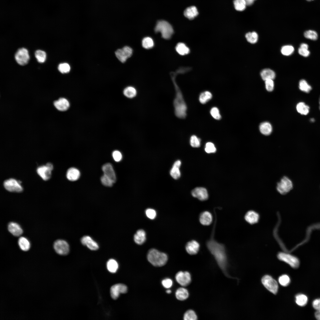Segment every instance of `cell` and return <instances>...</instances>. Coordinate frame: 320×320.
<instances>
[{
    "label": "cell",
    "instance_id": "7402d4cb",
    "mask_svg": "<svg viewBox=\"0 0 320 320\" xmlns=\"http://www.w3.org/2000/svg\"><path fill=\"white\" fill-rule=\"evenodd\" d=\"M8 229L9 231L13 235L18 236L21 235L23 231L20 225L17 223L11 222L9 223Z\"/></svg>",
    "mask_w": 320,
    "mask_h": 320
},
{
    "label": "cell",
    "instance_id": "83f0119b",
    "mask_svg": "<svg viewBox=\"0 0 320 320\" xmlns=\"http://www.w3.org/2000/svg\"><path fill=\"white\" fill-rule=\"evenodd\" d=\"M260 75L262 79L265 81L268 79L273 80L276 76L275 72L269 68L263 70L261 72Z\"/></svg>",
    "mask_w": 320,
    "mask_h": 320
},
{
    "label": "cell",
    "instance_id": "cb8c5ba5",
    "mask_svg": "<svg viewBox=\"0 0 320 320\" xmlns=\"http://www.w3.org/2000/svg\"><path fill=\"white\" fill-rule=\"evenodd\" d=\"M80 172L76 168L71 167L67 171L66 177L67 179L71 181L77 180L80 176Z\"/></svg>",
    "mask_w": 320,
    "mask_h": 320
},
{
    "label": "cell",
    "instance_id": "f6af8a7d",
    "mask_svg": "<svg viewBox=\"0 0 320 320\" xmlns=\"http://www.w3.org/2000/svg\"><path fill=\"white\" fill-rule=\"evenodd\" d=\"M290 281L289 277L286 275H282L279 279V283L281 285L284 287L288 286L289 284Z\"/></svg>",
    "mask_w": 320,
    "mask_h": 320
},
{
    "label": "cell",
    "instance_id": "9c48e42d",
    "mask_svg": "<svg viewBox=\"0 0 320 320\" xmlns=\"http://www.w3.org/2000/svg\"><path fill=\"white\" fill-rule=\"evenodd\" d=\"M15 58L19 64L21 65H26L30 59L28 50L24 48L19 49L15 54Z\"/></svg>",
    "mask_w": 320,
    "mask_h": 320
},
{
    "label": "cell",
    "instance_id": "484cf974",
    "mask_svg": "<svg viewBox=\"0 0 320 320\" xmlns=\"http://www.w3.org/2000/svg\"><path fill=\"white\" fill-rule=\"evenodd\" d=\"M135 242L138 244H141L144 242L146 239V234L142 229L137 231L134 236Z\"/></svg>",
    "mask_w": 320,
    "mask_h": 320
},
{
    "label": "cell",
    "instance_id": "db71d44e",
    "mask_svg": "<svg viewBox=\"0 0 320 320\" xmlns=\"http://www.w3.org/2000/svg\"><path fill=\"white\" fill-rule=\"evenodd\" d=\"M112 156L114 160L116 162L120 161L122 159V155L119 151L116 150L112 153Z\"/></svg>",
    "mask_w": 320,
    "mask_h": 320
},
{
    "label": "cell",
    "instance_id": "d4e9b609",
    "mask_svg": "<svg viewBox=\"0 0 320 320\" xmlns=\"http://www.w3.org/2000/svg\"><path fill=\"white\" fill-rule=\"evenodd\" d=\"M184 14L185 17L189 20H192L198 15L197 8L192 6L187 8L185 10Z\"/></svg>",
    "mask_w": 320,
    "mask_h": 320
},
{
    "label": "cell",
    "instance_id": "ee69618b",
    "mask_svg": "<svg viewBox=\"0 0 320 320\" xmlns=\"http://www.w3.org/2000/svg\"><path fill=\"white\" fill-rule=\"evenodd\" d=\"M294 48L292 46L286 45L283 46L281 49V51L282 55L285 56H289L293 52Z\"/></svg>",
    "mask_w": 320,
    "mask_h": 320
},
{
    "label": "cell",
    "instance_id": "ab89813d",
    "mask_svg": "<svg viewBox=\"0 0 320 320\" xmlns=\"http://www.w3.org/2000/svg\"><path fill=\"white\" fill-rule=\"evenodd\" d=\"M35 56L38 61L40 63L44 62L46 58V52L41 50L36 51L35 53Z\"/></svg>",
    "mask_w": 320,
    "mask_h": 320
},
{
    "label": "cell",
    "instance_id": "52a82bcc",
    "mask_svg": "<svg viewBox=\"0 0 320 320\" xmlns=\"http://www.w3.org/2000/svg\"><path fill=\"white\" fill-rule=\"evenodd\" d=\"M19 181L13 178H10L5 180L3 185L5 188L9 191L14 192H21L23 188Z\"/></svg>",
    "mask_w": 320,
    "mask_h": 320
},
{
    "label": "cell",
    "instance_id": "3957f363",
    "mask_svg": "<svg viewBox=\"0 0 320 320\" xmlns=\"http://www.w3.org/2000/svg\"><path fill=\"white\" fill-rule=\"evenodd\" d=\"M148 261L153 265L161 267L164 265L168 260V257L165 253L160 252L157 249H150L147 254Z\"/></svg>",
    "mask_w": 320,
    "mask_h": 320
},
{
    "label": "cell",
    "instance_id": "30bf717a",
    "mask_svg": "<svg viewBox=\"0 0 320 320\" xmlns=\"http://www.w3.org/2000/svg\"><path fill=\"white\" fill-rule=\"evenodd\" d=\"M53 167L50 163H47L45 165H42L39 167L36 171L38 174L44 180L49 179L51 176V171L53 170Z\"/></svg>",
    "mask_w": 320,
    "mask_h": 320
},
{
    "label": "cell",
    "instance_id": "7dc6e473",
    "mask_svg": "<svg viewBox=\"0 0 320 320\" xmlns=\"http://www.w3.org/2000/svg\"><path fill=\"white\" fill-rule=\"evenodd\" d=\"M191 145L193 147L197 148L200 145V140L195 135L192 136L190 139Z\"/></svg>",
    "mask_w": 320,
    "mask_h": 320
},
{
    "label": "cell",
    "instance_id": "2e32d148",
    "mask_svg": "<svg viewBox=\"0 0 320 320\" xmlns=\"http://www.w3.org/2000/svg\"><path fill=\"white\" fill-rule=\"evenodd\" d=\"M200 247V244L198 241L195 240H192L187 243L185 248L188 254L193 255L198 253Z\"/></svg>",
    "mask_w": 320,
    "mask_h": 320
},
{
    "label": "cell",
    "instance_id": "ffe728a7",
    "mask_svg": "<svg viewBox=\"0 0 320 320\" xmlns=\"http://www.w3.org/2000/svg\"><path fill=\"white\" fill-rule=\"evenodd\" d=\"M81 242L82 244L87 246L91 250H96L99 248L97 244L89 236L83 237L81 239Z\"/></svg>",
    "mask_w": 320,
    "mask_h": 320
},
{
    "label": "cell",
    "instance_id": "9a60e30c",
    "mask_svg": "<svg viewBox=\"0 0 320 320\" xmlns=\"http://www.w3.org/2000/svg\"><path fill=\"white\" fill-rule=\"evenodd\" d=\"M191 194L194 197L200 201L207 200L208 198V194L206 189L203 187H197L191 192Z\"/></svg>",
    "mask_w": 320,
    "mask_h": 320
},
{
    "label": "cell",
    "instance_id": "5bb4252c",
    "mask_svg": "<svg viewBox=\"0 0 320 320\" xmlns=\"http://www.w3.org/2000/svg\"><path fill=\"white\" fill-rule=\"evenodd\" d=\"M127 287L122 284H118L112 286L110 289L111 297L114 300H116L119 297L120 294H124L127 292Z\"/></svg>",
    "mask_w": 320,
    "mask_h": 320
},
{
    "label": "cell",
    "instance_id": "7a4b0ae2",
    "mask_svg": "<svg viewBox=\"0 0 320 320\" xmlns=\"http://www.w3.org/2000/svg\"><path fill=\"white\" fill-rule=\"evenodd\" d=\"M176 95L173 101L174 112L177 118L183 119L186 116L187 107L182 93L175 81H174Z\"/></svg>",
    "mask_w": 320,
    "mask_h": 320
},
{
    "label": "cell",
    "instance_id": "f35d334b",
    "mask_svg": "<svg viewBox=\"0 0 320 320\" xmlns=\"http://www.w3.org/2000/svg\"><path fill=\"white\" fill-rule=\"evenodd\" d=\"M299 88L300 90L305 93L309 92L312 89L311 86L304 79L301 80L299 82Z\"/></svg>",
    "mask_w": 320,
    "mask_h": 320
},
{
    "label": "cell",
    "instance_id": "d6986e66",
    "mask_svg": "<svg viewBox=\"0 0 320 320\" xmlns=\"http://www.w3.org/2000/svg\"><path fill=\"white\" fill-rule=\"evenodd\" d=\"M54 105L58 110L64 111L67 110L70 106V103L66 99L61 97L54 102Z\"/></svg>",
    "mask_w": 320,
    "mask_h": 320
},
{
    "label": "cell",
    "instance_id": "f5cc1de1",
    "mask_svg": "<svg viewBox=\"0 0 320 320\" xmlns=\"http://www.w3.org/2000/svg\"><path fill=\"white\" fill-rule=\"evenodd\" d=\"M145 214L147 216L149 219H153L156 216V212L153 209H148L145 211Z\"/></svg>",
    "mask_w": 320,
    "mask_h": 320
},
{
    "label": "cell",
    "instance_id": "e7e4bbea",
    "mask_svg": "<svg viewBox=\"0 0 320 320\" xmlns=\"http://www.w3.org/2000/svg\"><path fill=\"white\" fill-rule=\"evenodd\" d=\"M306 0V1H313V0Z\"/></svg>",
    "mask_w": 320,
    "mask_h": 320
},
{
    "label": "cell",
    "instance_id": "e0dca14e",
    "mask_svg": "<svg viewBox=\"0 0 320 320\" xmlns=\"http://www.w3.org/2000/svg\"><path fill=\"white\" fill-rule=\"evenodd\" d=\"M260 218L258 213L253 210L247 211L244 217L246 221L250 224H254L258 223Z\"/></svg>",
    "mask_w": 320,
    "mask_h": 320
},
{
    "label": "cell",
    "instance_id": "4dcf8cb0",
    "mask_svg": "<svg viewBox=\"0 0 320 320\" xmlns=\"http://www.w3.org/2000/svg\"><path fill=\"white\" fill-rule=\"evenodd\" d=\"M177 52L180 55H184L188 54L190 52L189 48L184 43H178L175 47Z\"/></svg>",
    "mask_w": 320,
    "mask_h": 320
},
{
    "label": "cell",
    "instance_id": "6f0895ef",
    "mask_svg": "<svg viewBox=\"0 0 320 320\" xmlns=\"http://www.w3.org/2000/svg\"><path fill=\"white\" fill-rule=\"evenodd\" d=\"M313 308L316 310L320 309V298L316 299L313 302Z\"/></svg>",
    "mask_w": 320,
    "mask_h": 320
},
{
    "label": "cell",
    "instance_id": "7bdbcfd3",
    "mask_svg": "<svg viewBox=\"0 0 320 320\" xmlns=\"http://www.w3.org/2000/svg\"><path fill=\"white\" fill-rule=\"evenodd\" d=\"M197 319V316L196 313L192 310L187 311L183 316L184 320H196Z\"/></svg>",
    "mask_w": 320,
    "mask_h": 320
},
{
    "label": "cell",
    "instance_id": "680465c9",
    "mask_svg": "<svg viewBox=\"0 0 320 320\" xmlns=\"http://www.w3.org/2000/svg\"><path fill=\"white\" fill-rule=\"evenodd\" d=\"M315 315L317 319L320 320V309L317 310L315 313Z\"/></svg>",
    "mask_w": 320,
    "mask_h": 320
},
{
    "label": "cell",
    "instance_id": "8d00e7d4",
    "mask_svg": "<svg viewBox=\"0 0 320 320\" xmlns=\"http://www.w3.org/2000/svg\"><path fill=\"white\" fill-rule=\"evenodd\" d=\"M308 301V297L303 294H299L295 296V302L296 304L300 306H303L306 305Z\"/></svg>",
    "mask_w": 320,
    "mask_h": 320
},
{
    "label": "cell",
    "instance_id": "11a10c76",
    "mask_svg": "<svg viewBox=\"0 0 320 320\" xmlns=\"http://www.w3.org/2000/svg\"><path fill=\"white\" fill-rule=\"evenodd\" d=\"M163 286L166 288H170L173 284V281L170 279L167 278L163 279L161 282Z\"/></svg>",
    "mask_w": 320,
    "mask_h": 320
},
{
    "label": "cell",
    "instance_id": "60d3db41",
    "mask_svg": "<svg viewBox=\"0 0 320 320\" xmlns=\"http://www.w3.org/2000/svg\"><path fill=\"white\" fill-rule=\"evenodd\" d=\"M304 36L305 38L312 40H316L318 38L317 33L313 30H310L305 31L304 32Z\"/></svg>",
    "mask_w": 320,
    "mask_h": 320
},
{
    "label": "cell",
    "instance_id": "74e56055",
    "mask_svg": "<svg viewBox=\"0 0 320 320\" xmlns=\"http://www.w3.org/2000/svg\"><path fill=\"white\" fill-rule=\"evenodd\" d=\"M245 37L247 41L251 44H255L258 40V35L255 32H249L246 33Z\"/></svg>",
    "mask_w": 320,
    "mask_h": 320
},
{
    "label": "cell",
    "instance_id": "4fadbf2b",
    "mask_svg": "<svg viewBox=\"0 0 320 320\" xmlns=\"http://www.w3.org/2000/svg\"><path fill=\"white\" fill-rule=\"evenodd\" d=\"M132 48L126 46L121 49L117 50L115 52L116 57L121 62L124 63L132 55Z\"/></svg>",
    "mask_w": 320,
    "mask_h": 320
},
{
    "label": "cell",
    "instance_id": "f1b7e54d",
    "mask_svg": "<svg viewBox=\"0 0 320 320\" xmlns=\"http://www.w3.org/2000/svg\"><path fill=\"white\" fill-rule=\"evenodd\" d=\"M123 93L125 97L131 99L136 96L137 91L135 87L132 86H129L124 88L123 90Z\"/></svg>",
    "mask_w": 320,
    "mask_h": 320
},
{
    "label": "cell",
    "instance_id": "4316f807",
    "mask_svg": "<svg viewBox=\"0 0 320 320\" xmlns=\"http://www.w3.org/2000/svg\"><path fill=\"white\" fill-rule=\"evenodd\" d=\"M189 293L188 290L186 288L181 287L178 288L175 292V296L177 299L181 301L186 300L188 297Z\"/></svg>",
    "mask_w": 320,
    "mask_h": 320
},
{
    "label": "cell",
    "instance_id": "8fae6325",
    "mask_svg": "<svg viewBox=\"0 0 320 320\" xmlns=\"http://www.w3.org/2000/svg\"><path fill=\"white\" fill-rule=\"evenodd\" d=\"M55 252L61 255H66L69 251V247L68 243L63 240H57L55 241L53 245Z\"/></svg>",
    "mask_w": 320,
    "mask_h": 320
},
{
    "label": "cell",
    "instance_id": "5b68a950",
    "mask_svg": "<svg viewBox=\"0 0 320 320\" xmlns=\"http://www.w3.org/2000/svg\"><path fill=\"white\" fill-rule=\"evenodd\" d=\"M293 188L291 180L287 177H283L277 184L276 189L280 194L285 195L289 192Z\"/></svg>",
    "mask_w": 320,
    "mask_h": 320
},
{
    "label": "cell",
    "instance_id": "44dd1931",
    "mask_svg": "<svg viewBox=\"0 0 320 320\" xmlns=\"http://www.w3.org/2000/svg\"><path fill=\"white\" fill-rule=\"evenodd\" d=\"M199 220L200 223L203 225H209L213 220L212 215L209 211H204L200 215Z\"/></svg>",
    "mask_w": 320,
    "mask_h": 320
},
{
    "label": "cell",
    "instance_id": "f907efd6",
    "mask_svg": "<svg viewBox=\"0 0 320 320\" xmlns=\"http://www.w3.org/2000/svg\"><path fill=\"white\" fill-rule=\"evenodd\" d=\"M205 150L208 153H214L216 151V149L213 143L208 142L205 145Z\"/></svg>",
    "mask_w": 320,
    "mask_h": 320
},
{
    "label": "cell",
    "instance_id": "6125c7cd",
    "mask_svg": "<svg viewBox=\"0 0 320 320\" xmlns=\"http://www.w3.org/2000/svg\"><path fill=\"white\" fill-rule=\"evenodd\" d=\"M172 291H171V290H170V289H168L166 291V292L168 294L170 293Z\"/></svg>",
    "mask_w": 320,
    "mask_h": 320
},
{
    "label": "cell",
    "instance_id": "e575fe53",
    "mask_svg": "<svg viewBox=\"0 0 320 320\" xmlns=\"http://www.w3.org/2000/svg\"><path fill=\"white\" fill-rule=\"evenodd\" d=\"M212 97L211 93L209 91L204 92L200 94L199 96V101L202 104H205L210 100Z\"/></svg>",
    "mask_w": 320,
    "mask_h": 320
},
{
    "label": "cell",
    "instance_id": "d590c367",
    "mask_svg": "<svg viewBox=\"0 0 320 320\" xmlns=\"http://www.w3.org/2000/svg\"><path fill=\"white\" fill-rule=\"evenodd\" d=\"M233 3L235 9L239 11L244 10L247 6L245 0H234Z\"/></svg>",
    "mask_w": 320,
    "mask_h": 320
},
{
    "label": "cell",
    "instance_id": "91938a15",
    "mask_svg": "<svg viewBox=\"0 0 320 320\" xmlns=\"http://www.w3.org/2000/svg\"><path fill=\"white\" fill-rule=\"evenodd\" d=\"M300 47L303 49H308V44L306 43H303L300 45Z\"/></svg>",
    "mask_w": 320,
    "mask_h": 320
},
{
    "label": "cell",
    "instance_id": "c3c4849f",
    "mask_svg": "<svg viewBox=\"0 0 320 320\" xmlns=\"http://www.w3.org/2000/svg\"><path fill=\"white\" fill-rule=\"evenodd\" d=\"M210 113L212 117L215 119L219 120L221 119V116L220 113L218 109L216 107H214L211 108Z\"/></svg>",
    "mask_w": 320,
    "mask_h": 320
},
{
    "label": "cell",
    "instance_id": "7c38bea8",
    "mask_svg": "<svg viewBox=\"0 0 320 320\" xmlns=\"http://www.w3.org/2000/svg\"><path fill=\"white\" fill-rule=\"evenodd\" d=\"M175 278L177 282L183 287L188 285L191 280L190 273L187 271L178 272L176 274Z\"/></svg>",
    "mask_w": 320,
    "mask_h": 320
},
{
    "label": "cell",
    "instance_id": "8992f818",
    "mask_svg": "<svg viewBox=\"0 0 320 320\" xmlns=\"http://www.w3.org/2000/svg\"><path fill=\"white\" fill-rule=\"evenodd\" d=\"M278 258L289 265L293 268L298 267L300 262L296 256L288 253L279 252L277 255Z\"/></svg>",
    "mask_w": 320,
    "mask_h": 320
},
{
    "label": "cell",
    "instance_id": "f546056e",
    "mask_svg": "<svg viewBox=\"0 0 320 320\" xmlns=\"http://www.w3.org/2000/svg\"><path fill=\"white\" fill-rule=\"evenodd\" d=\"M259 129L261 133L263 135H268L271 133L272 127L271 124L269 123L265 122L260 124Z\"/></svg>",
    "mask_w": 320,
    "mask_h": 320
},
{
    "label": "cell",
    "instance_id": "836d02e7",
    "mask_svg": "<svg viewBox=\"0 0 320 320\" xmlns=\"http://www.w3.org/2000/svg\"><path fill=\"white\" fill-rule=\"evenodd\" d=\"M297 111L300 114L306 115L309 112V107L303 102H300L296 105Z\"/></svg>",
    "mask_w": 320,
    "mask_h": 320
},
{
    "label": "cell",
    "instance_id": "be15d7a7",
    "mask_svg": "<svg viewBox=\"0 0 320 320\" xmlns=\"http://www.w3.org/2000/svg\"><path fill=\"white\" fill-rule=\"evenodd\" d=\"M319 105H320L319 109H320V97L319 99Z\"/></svg>",
    "mask_w": 320,
    "mask_h": 320
},
{
    "label": "cell",
    "instance_id": "bcb514c9",
    "mask_svg": "<svg viewBox=\"0 0 320 320\" xmlns=\"http://www.w3.org/2000/svg\"><path fill=\"white\" fill-rule=\"evenodd\" d=\"M59 71L63 73H68L70 70V67L67 63H63L60 64L58 67Z\"/></svg>",
    "mask_w": 320,
    "mask_h": 320
},
{
    "label": "cell",
    "instance_id": "9f6ffc18",
    "mask_svg": "<svg viewBox=\"0 0 320 320\" xmlns=\"http://www.w3.org/2000/svg\"><path fill=\"white\" fill-rule=\"evenodd\" d=\"M299 54L304 57H307L310 54V52L308 49H303L299 47L298 49Z\"/></svg>",
    "mask_w": 320,
    "mask_h": 320
},
{
    "label": "cell",
    "instance_id": "1f68e13d",
    "mask_svg": "<svg viewBox=\"0 0 320 320\" xmlns=\"http://www.w3.org/2000/svg\"><path fill=\"white\" fill-rule=\"evenodd\" d=\"M18 244L20 249L24 251L28 250L30 247L29 241L25 237H20L18 240Z\"/></svg>",
    "mask_w": 320,
    "mask_h": 320
},
{
    "label": "cell",
    "instance_id": "b9f144b4",
    "mask_svg": "<svg viewBox=\"0 0 320 320\" xmlns=\"http://www.w3.org/2000/svg\"><path fill=\"white\" fill-rule=\"evenodd\" d=\"M142 45L143 47L146 49H150L154 46V42L152 38L147 37L143 39L142 41Z\"/></svg>",
    "mask_w": 320,
    "mask_h": 320
},
{
    "label": "cell",
    "instance_id": "ba28073f",
    "mask_svg": "<svg viewBox=\"0 0 320 320\" xmlns=\"http://www.w3.org/2000/svg\"><path fill=\"white\" fill-rule=\"evenodd\" d=\"M262 282L264 286L270 292L274 294H276L278 286L277 281L269 275L264 276L262 279Z\"/></svg>",
    "mask_w": 320,
    "mask_h": 320
},
{
    "label": "cell",
    "instance_id": "ac0fdd59",
    "mask_svg": "<svg viewBox=\"0 0 320 320\" xmlns=\"http://www.w3.org/2000/svg\"><path fill=\"white\" fill-rule=\"evenodd\" d=\"M104 175L109 178L115 183L116 180V174L112 165L109 163L104 165L102 167Z\"/></svg>",
    "mask_w": 320,
    "mask_h": 320
},
{
    "label": "cell",
    "instance_id": "6da1fadb",
    "mask_svg": "<svg viewBox=\"0 0 320 320\" xmlns=\"http://www.w3.org/2000/svg\"><path fill=\"white\" fill-rule=\"evenodd\" d=\"M215 218L211 237L206 243L207 247L213 256L218 265L226 276H228L226 271L227 257L225 248L223 244L215 240L214 238L215 228L216 222Z\"/></svg>",
    "mask_w": 320,
    "mask_h": 320
},
{
    "label": "cell",
    "instance_id": "d6a6232c",
    "mask_svg": "<svg viewBox=\"0 0 320 320\" xmlns=\"http://www.w3.org/2000/svg\"><path fill=\"white\" fill-rule=\"evenodd\" d=\"M118 267L119 265L117 262L113 259H110L107 262V268L111 273H116L118 268Z\"/></svg>",
    "mask_w": 320,
    "mask_h": 320
},
{
    "label": "cell",
    "instance_id": "603a6c76",
    "mask_svg": "<svg viewBox=\"0 0 320 320\" xmlns=\"http://www.w3.org/2000/svg\"><path fill=\"white\" fill-rule=\"evenodd\" d=\"M181 162L178 160L174 163L172 168L170 171V175L175 179H177L180 176V172L179 168L181 166Z\"/></svg>",
    "mask_w": 320,
    "mask_h": 320
},
{
    "label": "cell",
    "instance_id": "94428289",
    "mask_svg": "<svg viewBox=\"0 0 320 320\" xmlns=\"http://www.w3.org/2000/svg\"><path fill=\"white\" fill-rule=\"evenodd\" d=\"M246 1L247 6H250L252 5L255 1L256 0H245Z\"/></svg>",
    "mask_w": 320,
    "mask_h": 320
},
{
    "label": "cell",
    "instance_id": "681fc988",
    "mask_svg": "<svg viewBox=\"0 0 320 320\" xmlns=\"http://www.w3.org/2000/svg\"><path fill=\"white\" fill-rule=\"evenodd\" d=\"M101 181L103 185L108 187L112 186L113 183L109 178L104 175L101 177Z\"/></svg>",
    "mask_w": 320,
    "mask_h": 320
},
{
    "label": "cell",
    "instance_id": "816d5d0a",
    "mask_svg": "<svg viewBox=\"0 0 320 320\" xmlns=\"http://www.w3.org/2000/svg\"><path fill=\"white\" fill-rule=\"evenodd\" d=\"M265 88L269 92L272 91L274 87V83L273 80L268 79L265 81Z\"/></svg>",
    "mask_w": 320,
    "mask_h": 320
},
{
    "label": "cell",
    "instance_id": "277c9868",
    "mask_svg": "<svg viewBox=\"0 0 320 320\" xmlns=\"http://www.w3.org/2000/svg\"><path fill=\"white\" fill-rule=\"evenodd\" d=\"M156 33L159 32L162 37L168 39L171 38L173 33V29L171 25L167 22L163 20L158 21L155 28Z\"/></svg>",
    "mask_w": 320,
    "mask_h": 320
}]
</instances>
